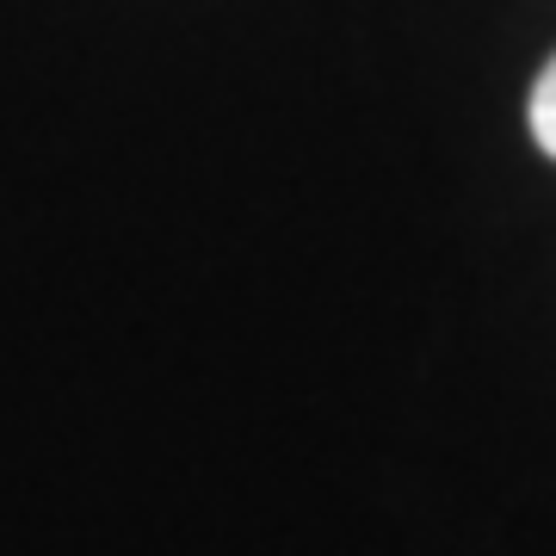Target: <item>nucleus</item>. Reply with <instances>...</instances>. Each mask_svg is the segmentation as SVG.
<instances>
[{
	"instance_id": "1",
	"label": "nucleus",
	"mask_w": 556,
	"mask_h": 556,
	"mask_svg": "<svg viewBox=\"0 0 556 556\" xmlns=\"http://www.w3.org/2000/svg\"><path fill=\"white\" fill-rule=\"evenodd\" d=\"M526 118H532V142L556 161V56L544 62V75H538L532 105H526Z\"/></svg>"
}]
</instances>
